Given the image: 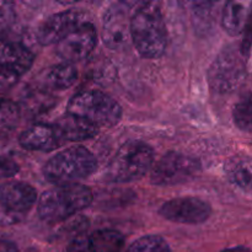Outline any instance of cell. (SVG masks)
I'll list each match as a JSON object with an SVG mask.
<instances>
[{
    "label": "cell",
    "instance_id": "1",
    "mask_svg": "<svg viewBox=\"0 0 252 252\" xmlns=\"http://www.w3.org/2000/svg\"><path fill=\"white\" fill-rule=\"evenodd\" d=\"M130 38L142 57L157 59L167 46V30L161 10L154 2H144L133 12L129 22Z\"/></svg>",
    "mask_w": 252,
    "mask_h": 252
},
{
    "label": "cell",
    "instance_id": "2",
    "mask_svg": "<svg viewBox=\"0 0 252 252\" xmlns=\"http://www.w3.org/2000/svg\"><path fill=\"white\" fill-rule=\"evenodd\" d=\"M94 201V193L84 185H64L48 189L39 197L38 216L48 223H58L88 208Z\"/></svg>",
    "mask_w": 252,
    "mask_h": 252
},
{
    "label": "cell",
    "instance_id": "3",
    "mask_svg": "<svg viewBox=\"0 0 252 252\" xmlns=\"http://www.w3.org/2000/svg\"><path fill=\"white\" fill-rule=\"evenodd\" d=\"M97 169L95 155L85 147H71L57 153L46 162L43 175L51 184L64 186L88 179Z\"/></svg>",
    "mask_w": 252,
    "mask_h": 252
},
{
    "label": "cell",
    "instance_id": "4",
    "mask_svg": "<svg viewBox=\"0 0 252 252\" xmlns=\"http://www.w3.org/2000/svg\"><path fill=\"white\" fill-rule=\"evenodd\" d=\"M154 150L142 140L126 142L106 169V180L113 184H128L144 176L153 167Z\"/></svg>",
    "mask_w": 252,
    "mask_h": 252
},
{
    "label": "cell",
    "instance_id": "5",
    "mask_svg": "<svg viewBox=\"0 0 252 252\" xmlns=\"http://www.w3.org/2000/svg\"><path fill=\"white\" fill-rule=\"evenodd\" d=\"M68 113L84 118L97 128H110L122 118V108L116 100L98 90L75 94L68 103Z\"/></svg>",
    "mask_w": 252,
    "mask_h": 252
},
{
    "label": "cell",
    "instance_id": "6",
    "mask_svg": "<svg viewBox=\"0 0 252 252\" xmlns=\"http://www.w3.org/2000/svg\"><path fill=\"white\" fill-rule=\"evenodd\" d=\"M245 61L239 49L233 46L221 49L208 69L212 91L218 95H229L239 90L248 76Z\"/></svg>",
    "mask_w": 252,
    "mask_h": 252
},
{
    "label": "cell",
    "instance_id": "7",
    "mask_svg": "<svg viewBox=\"0 0 252 252\" xmlns=\"http://www.w3.org/2000/svg\"><path fill=\"white\" fill-rule=\"evenodd\" d=\"M201 169V162L196 158L169 152L152 167L150 181L157 186H176L192 181Z\"/></svg>",
    "mask_w": 252,
    "mask_h": 252
},
{
    "label": "cell",
    "instance_id": "8",
    "mask_svg": "<svg viewBox=\"0 0 252 252\" xmlns=\"http://www.w3.org/2000/svg\"><path fill=\"white\" fill-rule=\"evenodd\" d=\"M159 214L172 223L196 225L208 220L212 214L211 204L196 197H180L165 202Z\"/></svg>",
    "mask_w": 252,
    "mask_h": 252
},
{
    "label": "cell",
    "instance_id": "9",
    "mask_svg": "<svg viewBox=\"0 0 252 252\" xmlns=\"http://www.w3.org/2000/svg\"><path fill=\"white\" fill-rule=\"evenodd\" d=\"M96 43V27L91 22L84 21L57 43V52L66 63L73 64L88 58L95 49Z\"/></svg>",
    "mask_w": 252,
    "mask_h": 252
},
{
    "label": "cell",
    "instance_id": "10",
    "mask_svg": "<svg viewBox=\"0 0 252 252\" xmlns=\"http://www.w3.org/2000/svg\"><path fill=\"white\" fill-rule=\"evenodd\" d=\"M125 2H115L106 9L102 20V41L107 48L121 51L130 39L129 15Z\"/></svg>",
    "mask_w": 252,
    "mask_h": 252
},
{
    "label": "cell",
    "instance_id": "11",
    "mask_svg": "<svg viewBox=\"0 0 252 252\" xmlns=\"http://www.w3.org/2000/svg\"><path fill=\"white\" fill-rule=\"evenodd\" d=\"M83 15L76 10L70 9L66 11L57 12L47 17L38 26L36 38L41 46H51L59 43L75 27L83 24Z\"/></svg>",
    "mask_w": 252,
    "mask_h": 252
},
{
    "label": "cell",
    "instance_id": "12",
    "mask_svg": "<svg viewBox=\"0 0 252 252\" xmlns=\"http://www.w3.org/2000/svg\"><path fill=\"white\" fill-rule=\"evenodd\" d=\"M125 236L113 229H98L81 234L71 240L68 252H121Z\"/></svg>",
    "mask_w": 252,
    "mask_h": 252
},
{
    "label": "cell",
    "instance_id": "13",
    "mask_svg": "<svg viewBox=\"0 0 252 252\" xmlns=\"http://www.w3.org/2000/svg\"><path fill=\"white\" fill-rule=\"evenodd\" d=\"M37 201V192L30 184L10 181L0 185V206L26 214Z\"/></svg>",
    "mask_w": 252,
    "mask_h": 252
},
{
    "label": "cell",
    "instance_id": "14",
    "mask_svg": "<svg viewBox=\"0 0 252 252\" xmlns=\"http://www.w3.org/2000/svg\"><path fill=\"white\" fill-rule=\"evenodd\" d=\"M34 56L25 44L14 39L0 38V66L21 76L32 66Z\"/></svg>",
    "mask_w": 252,
    "mask_h": 252
},
{
    "label": "cell",
    "instance_id": "15",
    "mask_svg": "<svg viewBox=\"0 0 252 252\" xmlns=\"http://www.w3.org/2000/svg\"><path fill=\"white\" fill-rule=\"evenodd\" d=\"M19 143L24 149L33 152H51L61 147L63 140L59 137L54 126L37 123L20 134Z\"/></svg>",
    "mask_w": 252,
    "mask_h": 252
},
{
    "label": "cell",
    "instance_id": "16",
    "mask_svg": "<svg viewBox=\"0 0 252 252\" xmlns=\"http://www.w3.org/2000/svg\"><path fill=\"white\" fill-rule=\"evenodd\" d=\"M54 128L63 142L64 140L65 142H81V140L91 139L98 134L97 127L91 125L84 118L70 115V113L62 116L54 125Z\"/></svg>",
    "mask_w": 252,
    "mask_h": 252
},
{
    "label": "cell",
    "instance_id": "17",
    "mask_svg": "<svg viewBox=\"0 0 252 252\" xmlns=\"http://www.w3.org/2000/svg\"><path fill=\"white\" fill-rule=\"evenodd\" d=\"M250 10L249 2L228 1L223 7L221 26L229 36H238L249 24Z\"/></svg>",
    "mask_w": 252,
    "mask_h": 252
},
{
    "label": "cell",
    "instance_id": "18",
    "mask_svg": "<svg viewBox=\"0 0 252 252\" xmlns=\"http://www.w3.org/2000/svg\"><path fill=\"white\" fill-rule=\"evenodd\" d=\"M225 172L229 180L243 191L251 189V160L249 157L231 158L225 165Z\"/></svg>",
    "mask_w": 252,
    "mask_h": 252
},
{
    "label": "cell",
    "instance_id": "19",
    "mask_svg": "<svg viewBox=\"0 0 252 252\" xmlns=\"http://www.w3.org/2000/svg\"><path fill=\"white\" fill-rule=\"evenodd\" d=\"M76 80H78V70L73 64L66 62L52 66L47 74L48 84L57 90L69 89L75 84Z\"/></svg>",
    "mask_w": 252,
    "mask_h": 252
},
{
    "label": "cell",
    "instance_id": "20",
    "mask_svg": "<svg viewBox=\"0 0 252 252\" xmlns=\"http://www.w3.org/2000/svg\"><path fill=\"white\" fill-rule=\"evenodd\" d=\"M21 108L16 102L7 98H0V139L11 134L19 126Z\"/></svg>",
    "mask_w": 252,
    "mask_h": 252
},
{
    "label": "cell",
    "instance_id": "21",
    "mask_svg": "<svg viewBox=\"0 0 252 252\" xmlns=\"http://www.w3.org/2000/svg\"><path fill=\"white\" fill-rule=\"evenodd\" d=\"M126 252H171L167 241L159 235L142 236L135 240Z\"/></svg>",
    "mask_w": 252,
    "mask_h": 252
},
{
    "label": "cell",
    "instance_id": "22",
    "mask_svg": "<svg viewBox=\"0 0 252 252\" xmlns=\"http://www.w3.org/2000/svg\"><path fill=\"white\" fill-rule=\"evenodd\" d=\"M22 102H24L25 107L31 111L32 113H39L49 110L54 105L56 100L47 91L33 90L25 96Z\"/></svg>",
    "mask_w": 252,
    "mask_h": 252
},
{
    "label": "cell",
    "instance_id": "23",
    "mask_svg": "<svg viewBox=\"0 0 252 252\" xmlns=\"http://www.w3.org/2000/svg\"><path fill=\"white\" fill-rule=\"evenodd\" d=\"M233 118L236 127L244 132L251 130V96L250 93L246 94L235 105L233 111Z\"/></svg>",
    "mask_w": 252,
    "mask_h": 252
},
{
    "label": "cell",
    "instance_id": "24",
    "mask_svg": "<svg viewBox=\"0 0 252 252\" xmlns=\"http://www.w3.org/2000/svg\"><path fill=\"white\" fill-rule=\"evenodd\" d=\"M214 5L216 4L209 1L193 2L192 4V11H193L196 22L199 24L198 27H206L207 24H211Z\"/></svg>",
    "mask_w": 252,
    "mask_h": 252
},
{
    "label": "cell",
    "instance_id": "25",
    "mask_svg": "<svg viewBox=\"0 0 252 252\" xmlns=\"http://www.w3.org/2000/svg\"><path fill=\"white\" fill-rule=\"evenodd\" d=\"M16 20L15 4L11 1H0V32L9 30Z\"/></svg>",
    "mask_w": 252,
    "mask_h": 252
},
{
    "label": "cell",
    "instance_id": "26",
    "mask_svg": "<svg viewBox=\"0 0 252 252\" xmlns=\"http://www.w3.org/2000/svg\"><path fill=\"white\" fill-rule=\"evenodd\" d=\"M25 216H26V214L17 213V212H14L11 211V209H7L5 208V207L0 206V225H16V224H20L21 221H24Z\"/></svg>",
    "mask_w": 252,
    "mask_h": 252
},
{
    "label": "cell",
    "instance_id": "27",
    "mask_svg": "<svg viewBox=\"0 0 252 252\" xmlns=\"http://www.w3.org/2000/svg\"><path fill=\"white\" fill-rule=\"evenodd\" d=\"M20 171L17 162L7 157H0V179L14 177Z\"/></svg>",
    "mask_w": 252,
    "mask_h": 252
},
{
    "label": "cell",
    "instance_id": "28",
    "mask_svg": "<svg viewBox=\"0 0 252 252\" xmlns=\"http://www.w3.org/2000/svg\"><path fill=\"white\" fill-rule=\"evenodd\" d=\"M20 76L0 66V91L9 90L19 80Z\"/></svg>",
    "mask_w": 252,
    "mask_h": 252
},
{
    "label": "cell",
    "instance_id": "29",
    "mask_svg": "<svg viewBox=\"0 0 252 252\" xmlns=\"http://www.w3.org/2000/svg\"><path fill=\"white\" fill-rule=\"evenodd\" d=\"M0 252H19L17 246L9 240H0Z\"/></svg>",
    "mask_w": 252,
    "mask_h": 252
},
{
    "label": "cell",
    "instance_id": "30",
    "mask_svg": "<svg viewBox=\"0 0 252 252\" xmlns=\"http://www.w3.org/2000/svg\"><path fill=\"white\" fill-rule=\"evenodd\" d=\"M223 252H251L250 249L245 248V246H238V248H231V249H226Z\"/></svg>",
    "mask_w": 252,
    "mask_h": 252
}]
</instances>
